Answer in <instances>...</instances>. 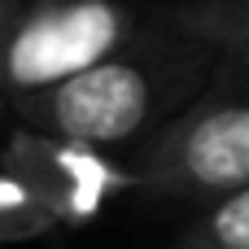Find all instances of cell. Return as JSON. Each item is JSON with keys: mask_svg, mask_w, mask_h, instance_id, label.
Wrapping results in <instances>:
<instances>
[{"mask_svg": "<svg viewBox=\"0 0 249 249\" xmlns=\"http://www.w3.org/2000/svg\"><path fill=\"white\" fill-rule=\"evenodd\" d=\"M123 44V13L109 0H44L0 48V79L18 92H44Z\"/></svg>", "mask_w": 249, "mask_h": 249, "instance_id": "1", "label": "cell"}, {"mask_svg": "<svg viewBox=\"0 0 249 249\" xmlns=\"http://www.w3.org/2000/svg\"><path fill=\"white\" fill-rule=\"evenodd\" d=\"M153 101H158L153 79L140 61L105 57V61L35 92L26 114L70 144L101 149V144H118L127 136H136L149 123Z\"/></svg>", "mask_w": 249, "mask_h": 249, "instance_id": "2", "label": "cell"}, {"mask_svg": "<svg viewBox=\"0 0 249 249\" xmlns=\"http://www.w3.org/2000/svg\"><path fill=\"white\" fill-rule=\"evenodd\" d=\"M149 179L219 197L249 188V101H228L184 118L153 149Z\"/></svg>", "mask_w": 249, "mask_h": 249, "instance_id": "3", "label": "cell"}, {"mask_svg": "<svg viewBox=\"0 0 249 249\" xmlns=\"http://www.w3.org/2000/svg\"><path fill=\"white\" fill-rule=\"evenodd\" d=\"M179 26L193 39L210 44L232 70L249 74V0H193L179 9Z\"/></svg>", "mask_w": 249, "mask_h": 249, "instance_id": "4", "label": "cell"}, {"mask_svg": "<svg viewBox=\"0 0 249 249\" xmlns=\"http://www.w3.org/2000/svg\"><path fill=\"white\" fill-rule=\"evenodd\" d=\"M193 249H249V188L228 193L206 223L197 228Z\"/></svg>", "mask_w": 249, "mask_h": 249, "instance_id": "5", "label": "cell"}, {"mask_svg": "<svg viewBox=\"0 0 249 249\" xmlns=\"http://www.w3.org/2000/svg\"><path fill=\"white\" fill-rule=\"evenodd\" d=\"M0 48H4V31H0Z\"/></svg>", "mask_w": 249, "mask_h": 249, "instance_id": "6", "label": "cell"}]
</instances>
